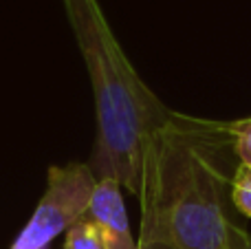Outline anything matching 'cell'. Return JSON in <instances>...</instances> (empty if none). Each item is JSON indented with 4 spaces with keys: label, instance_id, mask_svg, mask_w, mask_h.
<instances>
[{
    "label": "cell",
    "instance_id": "cell-4",
    "mask_svg": "<svg viewBox=\"0 0 251 249\" xmlns=\"http://www.w3.org/2000/svg\"><path fill=\"white\" fill-rule=\"evenodd\" d=\"M88 216L100 225L108 249H139L130 234L122 183L117 179H110V176L97 179L91 205H88Z\"/></svg>",
    "mask_w": 251,
    "mask_h": 249
},
{
    "label": "cell",
    "instance_id": "cell-8",
    "mask_svg": "<svg viewBox=\"0 0 251 249\" xmlns=\"http://www.w3.org/2000/svg\"><path fill=\"white\" fill-rule=\"evenodd\" d=\"M229 249H251V234L236 223L229 225Z\"/></svg>",
    "mask_w": 251,
    "mask_h": 249
},
{
    "label": "cell",
    "instance_id": "cell-5",
    "mask_svg": "<svg viewBox=\"0 0 251 249\" xmlns=\"http://www.w3.org/2000/svg\"><path fill=\"white\" fill-rule=\"evenodd\" d=\"M64 249H108V247H106L104 234H101L100 225L86 214L69 229L66 241H64Z\"/></svg>",
    "mask_w": 251,
    "mask_h": 249
},
{
    "label": "cell",
    "instance_id": "cell-7",
    "mask_svg": "<svg viewBox=\"0 0 251 249\" xmlns=\"http://www.w3.org/2000/svg\"><path fill=\"white\" fill-rule=\"evenodd\" d=\"M225 132L229 137L234 152L238 154L240 163L251 166V117L238 119V122H227Z\"/></svg>",
    "mask_w": 251,
    "mask_h": 249
},
{
    "label": "cell",
    "instance_id": "cell-6",
    "mask_svg": "<svg viewBox=\"0 0 251 249\" xmlns=\"http://www.w3.org/2000/svg\"><path fill=\"white\" fill-rule=\"evenodd\" d=\"M231 203L240 214L251 219V166L240 163L231 179Z\"/></svg>",
    "mask_w": 251,
    "mask_h": 249
},
{
    "label": "cell",
    "instance_id": "cell-2",
    "mask_svg": "<svg viewBox=\"0 0 251 249\" xmlns=\"http://www.w3.org/2000/svg\"><path fill=\"white\" fill-rule=\"evenodd\" d=\"M66 7L95 95L97 146L88 166L139 197L148 144L172 113L134 73L95 2L66 0Z\"/></svg>",
    "mask_w": 251,
    "mask_h": 249
},
{
    "label": "cell",
    "instance_id": "cell-1",
    "mask_svg": "<svg viewBox=\"0 0 251 249\" xmlns=\"http://www.w3.org/2000/svg\"><path fill=\"white\" fill-rule=\"evenodd\" d=\"M225 126L170 115L148 144L139 249H229L225 174L216 148Z\"/></svg>",
    "mask_w": 251,
    "mask_h": 249
},
{
    "label": "cell",
    "instance_id": "cell-3",
    "mask_svg": "<svg viewBox=\"0 0 251 249\" xmlns=\"http://www.w3.org/2000/svg\"><path fill=\"white\" fill-rule=\"evenodd\" d=\"M95 183L97 176L88 163L53 166L42 199L9 249H49L57 234L88 214Z\"/></svg>",
    "mask_w": 251,
    "mask_h": 249
}]
</instances>
